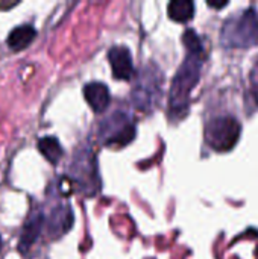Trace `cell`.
<instances>
[{
  "mask_svg": "<svg viewBox=\"0 0 258 259\" xmlns=\"http://www.w3.org/2000/svg\"><path fill=\"white\" fill-rule=\"evenodd\" d=\"M242 126L233 115L213 118L205 127V141L217 152H227L236 146L240 137Z\"/></svg>",
  "mask_w": 258,
  "mask_h": 259,
  "instance_id": "obj_3",
  "label": "cell"
},
{
  "mask_svg": "<svg viewBox=\"0 0 258 259\" xmlns=\"http://www.w3.org/2000/svg\"><path fill=\"white\" fill-rule=\"evenodd\" d=\"M71 223H73V215H71V211L68 206L61 205V206L55 208L49 217V225H47L49 235L53 238L61 237L62 234H65L70 229Z\"/></svg>",
  "mask_w": 258,
  "mask_h": 259,
  "instance_id": "obj_7",
  "label": "cell"
},
{
  "mask_svg": "<svg viewBox=\"0 0 258 259\" xmlns=\"http://www.w3.org/2000/svg\"><path fill=\"white\" fill-rule=\"evenodd\" d=\"M106 144H119L125 146L131 143L135 137V127L132 123H129L125 117L119 120L117 123H113L109 129L106 131Z\"/></svg>",
  "mask_w": 258,
  "mask_h": 259,
  "instance_id": "obj_8",
  "label": "cell"
},
{
  "mask_svg": "<svg viewBox=\"0 0 258 259\" xmlns=\"http://www.w3.org/2000/svg\"><path fill=\"white\" fill-rule=\"evenodd\" d=\"M182 41L187 47V58L175 74L169 97V112L175 120L182 118L187 114L190 94L199 82L204 64V47L196 32L192 29L187 30Z\"/></svg>",
  "mask_w": 258,
  "mask_h": 259,
  "instance_id": "obj_1",
  "label": "cell"
},
{
  "mask_svg": "<svg viewBox=\"0 0 258 259\" xmlns=\"http://www.w3.org/2000/svg\"><path fill=\"white\" fill-rule=\"evenodd\" d=\"M0 249H2V238H0Z\"/></svg>",
  "mask_w": 258,
  "mask_h": 259,
  "instance_id": "obj_14",
  "label": "cell"
},
{
  "mask_svg": "<svg viewBox=\"0 0 258 259\" xmlns=\"http://www.w3.org/2000/svg\"><path fill=\"white\" fill-rule=\"evenodd\" d=\"M35 36H36L35 27H32L30 24H21V26L15 27L14 30H11L6 42H8L11 50L21 52V50H24L26 47H29L32 44Z\"/></svg>",
  "mask_w": 258,
  "mask_h": 259,
  "instance_id": "obj_10",
  "label": "cell"
},
{
  "mask_svg": "<svg viewBox=\"0 0 258 259\" xmlns=\"http://www.w3.org/2000/svg\"><path fill=\"white\" fill-rule=\"evenodd\" d=\"M43 225H44V215L41 212H36L29 217V220L26 222V225L21 231V235H20V250L21 252L29 250L30 246L36 241V238L41 234Z\"/></svg>",
  "mask_w": 258,
  "mask_h": 259,
  "instance_id": "obj_9",
  "label": "cell"
},
{
  "mask_svg": "<svg viewBox=\"0 0 258 259\" xmlns=\"http://www.w3.org/2000/svg\"><path fill=\"white\" fill-rule=\"evenodd\" d=\"M38 150L50 164H56L64 155V150H62L59 141L56 138H53V137L41 138L38 141Z\"/></svg>",
  "mask_w": 258,
  "mask_h": 259,
  "instance_id": "obj_12",
  "label": "cell"
},
{
  "mask_svg": "<svg viewBox=\"0 0 258 259\" xmlns=\"http://www.w3.org/2000/svg\"><path fill=\"white\" fill-rule=\"evenodd\" d=\"M160 93H161V73L158 70L151 71V67H144L140 74L138 85L132 91L134 105H137L143 111H148L149 108L154 106Z\"/></svg>",
  "mask_w": 258,
  "mask_h": 259,
  "instance_id": "obj_4",
  "label": "cell"
},
{
  "mask_svg": "<svg viewBox=\"0 0 258 259\" xmlns=\"http://www.w3.org/2000/svg\"><path fill=\"white\" fill-rule=\"evenodd\" d=\"M222 44L225 47H249L258 42V17L248 9L225 21L222 27Z\"/></svg>",
  "mask_w": 258,
  "mask_h": 259,
  "instance_id": "obj_2",
  "label": "cell"
},
{
  "mask_svg": "<svg viewBox=\"0 0 258 259\" xmlns=\"http://www.w3.org/2000/svg\"><path fill=\"white\" fill-rule=\"evenodd\" d=\"M210 6H213V8H222V6H225L227 3L224 2V3H208Z\"/></svg>",
  "mask_w": 258,
  "mask_h": 259,
  "instance_id": "obj_13",
  "label": "cell"
},
{
  "mask_svg": "<svg viewBox=\"0 0 258 259\" xmlns=\"http://www.w3.org/2000/svg\"><path fill=\"white\" fill-rule=\"evenodd\" d=\"M84 96L87 103L91 106L94 112H102L108 108L111 102L109 90L105 83L100 82H90L84 87Z\"/></svg>",
  "mask_w": 258,
  "mask_h": 259,
  "instance_id": "obj_6",
  "label": "cell"
},
{
  "mask_svg": "<svg viewBox=\"0 0 258 259\" xmlns=\"http://www.w3.org/2000/svg\"><path fill=\"white\" fill-rule=\"evenodd\" d=\"M108 59L113 68V76L120 80H131L135 74L131 52L126 47H113L108 53Z\"/></svg>",
  "mask_w": 258,
  "mask_h": 259,
  "instance_id": "obj_5",
  "label": "cell"
},
{
  "mask_svg": "<svg viewBox=\"0 0 258 259\" xmlns=\"http://www.w3.org/2000/svg\"><path fill=\"white\" fill-rule=\"evenodd\" d=\"M169 17L178 23H187L195 15V3L189 0H175L167 6Z\"/></svg>",
  "mask_w": 258,
  "mask_h": 259,
  "instance_id": "obj_11",
  "label": "cell"
}]
</instances>
